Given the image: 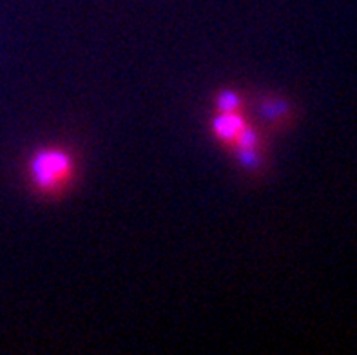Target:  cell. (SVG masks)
Segmentation results:
<instances>
[{
  "label": "cell",
  "instance_id": "obj_2",
  "mask_svg": "<svg viewBox=\"0 0 357 355\" xmlns=\"http://www.w3.org/2000/svg\"><path fill=\"white\" fill-rule=\"evenodd\" d=\"M249 127L241 111L236 113H218L213 118V133L220 142L234 147L240 135Z\"/></svg>",
  "mask_w": 357,
  "mask_h": 355
},
{
  "label": "cell",
  "instance_id": "obj_5",
  "mask_svg": "<svg viewBox=\"0 0 357 355\" xmlns=\"http://www.w3.org/2000/svg\"><path fill=\"white\" fill-rule=\"evenodd\" d=\"M238 158H240L241 165L247 167V169H254L261 162L258 149H238Z\"/></svg>",
  "mask_w": 357,
  "mask_h": 355
},
{
  "label": "cell",
  "instance_id": "obj_4",
  "mask_svg": "<svg viewBox=\"0 0 357 355\" xmlns=\"http://www.w3.org/2000/svg\"><path fill=\"white\" fill-rule=\"evenodd\" d=\"M241 96L236 93V91H222L218 93L216 96V109L218 113H236V111H241Z\"/></svg>",
  "mask_w": 357,
  "mask_h": 355
},
{
  "label": "cell",
  "instance_id": "obj_1",
  "mask_svg": "<svg viewBox=\"0 0 357 355\" xmlns=\"http://www.w3.org/2000/svg\"><path fill=\"white\" fill-rule=\"evenodd\" d=\"M77 172V162L73 153L63 147H42L31 154L27 162V174L33 189L40 194H60Z\"/></svg>",
  "mask_w": 357,
  "mask_h": 355
},
{
  "label": "cell",
  "instance_id": "obj_3",
  "mask_svg": "<svg viewBox=\"0 0 357 355\" xmlns=\"http://www.w3.org/2000/svg\"><path fill=\"white\" fill-rule=\"evenodd\" d=\"M261 114L272 123H281L290 116V105L283 100H265L261 104Z\"/></svg>",
  "mask_w": 357,
  "mask_h": 355
}]
</instances>
